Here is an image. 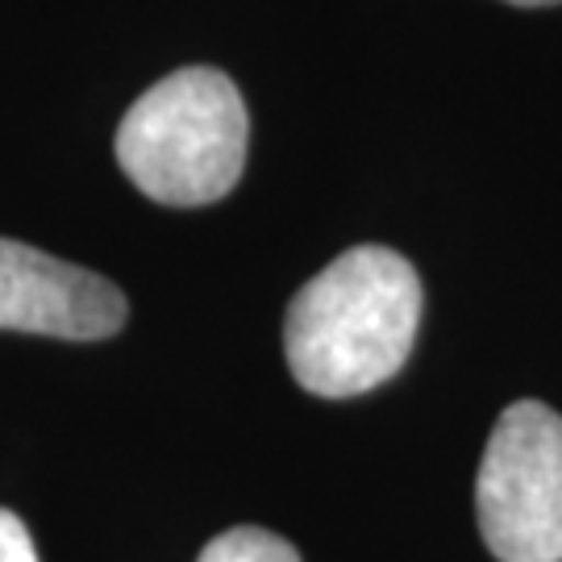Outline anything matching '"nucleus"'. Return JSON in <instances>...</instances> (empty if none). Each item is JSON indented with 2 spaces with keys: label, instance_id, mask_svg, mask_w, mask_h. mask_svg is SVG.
<instances>
[{
  "label": "nucleus",
  "instance_id": "3",
  "mask_svg": "<svg viewBox=\"0 0 562 562\" xmlns=\"http://www.w3.org/2000/svg\"><path fill=\"white\" fill-rule=\"evenodd\" d=\"M475 513L501 562H562V417L542 401L501 413L475 475Z\"/></svg>",
  "mask_w": 562,
  "mask_h": 562
},
{
  "label": "nucleus",
  "instance_id": "2",
  "mask_svg": "<svg viewBox=\"0 0 562 562\" xmlns=\"http://www.w3.org/2000/svg\"><path fill=\"white\" fill-rule=\"evenodd\" d=\"M246 104L217 67H183L142 92L117 125V162L142 196L201 209L234 192L246 167Z\"/></svg>",
  "mask_w": 562,
  "mask_h": 562
},
{
  "label": "nucleus",
  "instance_id": "4",
  "mask_svg": "<svg viewBox=\"0 0 562 562\" xmlns=\"http://www.w3.org/2000/svg\"><path fill=\"white\" fill-rule=\"evenodd\" d=\"M130 304L104 276L0 238V329L67 341L113 338Z\"/></svg>",
  "mask_w": 562,
  "mask_h": 562
},
{
  "label": "nucleus",
  "instance_id": "6",
  "mask_svg": "<svg viewBox=\"0 0 562 562\" xmlns=\"http://www.w3.org/2000/svg\"><path fill=\"white\" fill-rule=\"evenodd\" d=\"M0 562H38V550H34V538L21 521L18 513L0 508Z\"/></svg>",
  "mask_w": 562,
  "mask_h": 562
},
{
  "label": "nucleus",
  "instance_id": "1",
  "mask_svg": "<svg viewBox=\"0 0 562 562\" xmlns=\"http://www.w3.org/2000/svg\"><path fill=\"white\" fill-rule=\"evenodd\" d=\"M422 276L387 246H355L288 304L283 355L304 392L362 396L404 367L422 325Z\"/></svg>",
  "mask_w": 562,
  "mask_h": 562
},
{
  "label": "nucleus",
  "instance_id": "5",
  "mask_svg": "<svg viewBox=\"0 0 562 562\" xmlns=\"http://www.w3.org/2000/svg\"><path fill=\"white\" fill-rule=\"evenodd\" d=\"M196 562H301V554L292 542H283L280 533L238 525V529H225L222 538L204 546Z\"/></svg>",
  "mask_w": 562,
  "mask_h": 562
},
{
  "label": "nucleus",
  "instance_id": "7",
  "mask_svg": "<svg viewBox=\"0 0 562 562\" xmlns=\"http://www.w3.org/2000/svg\"><path fill=\"white\" fill-rule=\"evenodd\" d=\"M508 4H525V9H542V4H559V0H508Z\"/></svg>",
  "mask_w": 562,
  "mask_h": 562
}]
</instances>
